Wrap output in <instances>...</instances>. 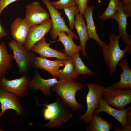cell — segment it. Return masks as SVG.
<instances>
[{"instance_id":"cell-1","label":"cell","mask_w":131,"mask_h":131,"mask_svg":"<svg viewBox=\"0 0 131 131\" xmlns=\"http://www.w3.org/2000/svg\"><path fill=\"white\" fill-rule=\"evenodd\" d=\"M56 101L51 103L41 104L37 101L39 106H45L43 111V117L46 120L49 121L46 124L40 125L49 128H59L64 123L69 121L72 117L73 114L68 108L57 95Z\"/></svg>"},{"instance_id":"cell-2","label":"cell","mask_w":131,"mask_h":131,"mask_svg":"<svg viewBox=\"0 0 131 131\" xmlns=\"http://www.w3.org/2000/svg\"><path fill=\"white\" fill-rule=\"evenodd\" d=\"M84 87L80 82L75 81L60 79L51 89L68 108L77 111L82 109L83 106L77 101L76 94Z\"/></svg>"},{"instance_id":"cell-3","label":"cell","mask_w":131,"mask_h":131,"mask_svg":"<svg viewBox=\"0 0 131 131\" xmlns=\"http://www.w3.org/2000/svg\"><path fill=\"white\" fill-rule=\"evenodd\" d=\"M121 37L120 34H110L108 37L109 44L102 48V51L104 62L109 68L110 76L113 73L117 72L119 62L123 58L126 57L128 47L126 46L123 50L121 49L119 44Z\"/></svg>"},{"instance_id":"cell-4","label":"cell","mask_w":131,"mask_h":131,"mask_svg":"<svg viewBox=\"0 0 131 131\" xmlns=\"http://www.w3.org/2000/svg\"><path fill=\"white\" fill-rule=\"evenodd\" d=\"M8 45L12 51L14 60L17 64L19 73L23 74H28L33 68L35 54L31 51H27L23 45L13 39Z\"/></svg>"},{"instance_id":"cell-5","label":"cell","mask_w":131,"mask_h":131,"mask_svg":"<svg viewBox=\"0 0 131 131\" xmlns=\"http://www.w3.org/2000/svg\"><path fill=\"white\" fill-rule=\"evenodd\" d=\"M88 91L86 97L87 110L79 118L84 123H89L94 111L99 107V99L105 90L103 86L94 83H87Z\"/></svg>"},{"instance_id":"cell-6","label":"cell","mask_w":131,"mask_h":131,"mask_svg":"<svg viewBox=\"0 0 131 131\" xmlns=\"http://www.w3.org/2000/svg\"><path fill=\"white\" fill-rule=\"evenodd\" d=\"M104 100L108 104L119 109H123L131 103V90L120 88L113 89L111 86L105 88L103 95Z\"/></svg>"},{"instance_id":"cell-7","label":"cell","mask_w":131,"mask_h":131,"mask_svg":"<svg viewBox=\"0 0 131 131\" xmlns=\"http://www.w3.org/2000/svg\"><path fill=\"white\" fill-rule=\"evenodd\" d=\"M46 5L49 12L51 19L52 27L49 32L52 38L56 40L58 33L61 31L66 32L68 35L78 40V37L71 31L66 25L64 19L62 17V14L56 9L51 4L49 0H41Z\"/></svg>"},{"instance_id":"cell-8","label":"cell","mask_w":131,"mask_h":131,"mask_svg":"<svg viewBox=\"0 0 131 131\" xmlns=\"http://www.w3.org/2000/svg\"><path fill=\"white\" fill-rule=\"evenodd\" d=\"M20 97L0 86V102L1 111L0 117L4 115L6 111L12 109L15 111L16 115L21 116L25 114L24 108L21 104Z\"/></svg>"},{"instance_id":"cell-9","label":"cell","mask_w":131,"mask_h":131,"mask_svg":"<svg viewBox=\"0 0 131 131\" xmlns=\"http://www.w3.org/2000/svg\"><path fill=\"white\" fill-rule=\"evenodd\" d=\"M50 18L49 14L39 2L34 1L26 5L24 19L30 27L42 23Z\"/></svg>"},{"instance_id":"cell-10","label":"cell","mask_w":131,"mask_h":131,"mask_svg":"<svg viewBox=\"0 0 131 131\" xmlns=\"http://www.w3.org/2000/svg\"><path fill=\"white\" fill-rule=\"evenodd\" d=\"M31 76L28 74H23L21 77L8 80L5 76L0 78V86L20 98H24L29 88Z\"/></svg>"},{"instance_id":"cell-11","label":"cell","mask_w":131,"mask_h":131,"mask_svg":"<svg viewBox=\"0 0 131 131\" xmlns=\"http://www.w3.org/2000/svg\"><path fill=\"white\" fill-rule=\"evenodd\" d=\"M99 107L97 109L95 110L93 113L98 115L102 112L106 113L112 116L118 120L121 125L123 129H116L118 131H131V129L128 126L127 119V113L130 110L131 105L127 108L123 109H117L112 108L107 104L103 99L102 96L99 99Z\"/></svg>"},{"instance_id":"cell-12","label":"cell","mask_w":131,"mask_h":131,"mask_svg":"<svg viewBox=\"0 0 131 131\" xmlns=\"http://www.w3.org/2000/svg\"><path fill=\"white\" fill-rule=\"evenodd\" d=\"M52 27L51 18L42 23L30 27L27 38L23 45L25 50L30 51L32 47L49 32Z\"/></svg>"},{"instance_id":"cell-13","label":"cell","mask_w":131,"mask_h":131,"mask_svg":"<svg viewBox=\"0 0 131 131\" xmlns=\"http://www.w3.org/2000/svg\"><path fill=\"white\" fill-rule=\"evenodd\" d=\"M45 37L34 45L30 51L36 53L40 55L41 57L47 59L49 57H53L57 59L67 60L70 57L64 53H62L55 50L49 46L50 43H47Z\"/></svg>"},{"instance_id":"cell-14","label":"cell","mask_w":131,"mask_h":131,"mask_svg":"<svg viewBox=\"0 0 131 131\" xmlns=\"http://www.w3.org/2000/svg\"><path fill=\"white\" fill-rule=\"evenodd\" d=\"M58 82L55 78L45 79L41 77L38 71L34 72L33 78L30 80L29 84V88L35 90H41L44 96H50L52 95L51 89Z\"/></svg>"},{"instance_id":"cell-15","label":"cell","mask_w":131,"mask_h":131,"mask_svg":"<svg viewBox=\"0 0 131 131\" xmlns=\"http://www.w3.org/2000/svg\"><path fill=\"white\" fill-rule=\"evenodd\" d=\"M30 27L24 19L16 18L11 24V35L13 40L23 45L27 38Z\"/></svg>"},{"instance_id":"cell-16","label":"cell","mask_w":131,"mask_h":131,"mask_svg":"<svg viewBox=\"0 0 131 131\" xmlns=\"http://www.w3.org/2000/svg\"><path fill=\"white\" fill-rule=\"evenodd\" d=\"M123 2L120 5L119 9L112 18L115 19L118 24V28L119 34L121 35L122 40L128 47L127 52L129 55L131 54V40L129 37L127 31V16L123 11Z\"/></svg>"},{"instance_id":"cell-17","label":"cell","mask_w":131,"mask_h":131,"mask_svg":"<svg viewBox=\"0 0 131 131\" xmlns=\"http://www.w3.org/2000/svg\"><path fill=\"white\" fill-rule=\"evenodd\" d=\"M65 61L58 59L52 61L36 56L34 60L33 68L45 70L50 73L54 78L57 79L60 68L64 65L63 63Z\"/></svg>"},{"instance_id":"cell-18","label":"cell","mask_w":131,"mask_h":131,"mask_svg":"<svg viewBox=\"0 0 131 131\" xmlns=\"http://www.w3.org/2000/svg\"><path fill=\"white\" fill-rule=\"evenodd\" d=\"M94 8V5L88 6L83 15V17L86 20V28L89 38H92L96 41L99 46L103 48L107 44L100 38L96 33L93 17V12Z\"/></svg>"},{"instance_id":"cell-19","label":"cell","mask_w":131,"mask_h":131,"mask_svg":"<svg viewBox=\"0 0 131 131\" xmlns=\"http://www.w3.org/2000/svg\"><path fill=\"white\" fill-rule=\"evenodd\" d=\"M76 20L74 25L79 35L80 41V46L82 49V55L84 57L87 56V52L86 50V43L89 39L86 26L83 16L79 12L75 15Z\"/></svg>"},{"instance_id":"cell-20","label":"cell","mask_w":131,"mask_h":131,"mask_svg":"<svg viewBox=\"0 0 131 131\" xmlns=\"http://www.w3.org/2000/svg\"><path fill=\"white\" fill-rule=\"evenodd\" d=\"M118 66L121 68L122 72L118 82L113 83L111 87L114 89L120 88L130 89L131 88V70L128 64L127 59L125 58L118 63Z\"/></svg>"},{"instance_id":"cell-21","label":"cell","mask_w":131,"mask_h":131,"mask_svg":"<svg viewBox=\"0 0 131 131\" xmlns=\"http://www.w3.org/2000/svg\"><path fill=\"white\" fill-rule=\"evenodd\" d=\"M13 60V54L8 52L6 44L1 42L0 44V78L5 76L8 70L12 68Z\"/></svg>"},{"instance_id":"cell-22","label":"cell","mask_w":131,"mask_h":131,"mask_svg":"<svg viewBox=\"0 0 131 131\" xmlns=\"http://www.w3.org/2000/svg\"><path fill=\"white\" fill-rule=\"evenodd\" d=\"M58 39L57 41H61L64 45V49L62 50L68 56L71 57L74 53L82 51L80 45H76L74 42V37L67 35L64 31L59 32L58 33Z\"/></svg>"},{"instance_id":"cell-23","label":"cell","mask_w":131,"mask_h":131,"mask_svg":"<svg viewBox=\"0 0 131 131\" xmlns=\"http://www.w3.org/2000/svg\"><path fill=\"white\" fill-rule=\"evenodd\" d=\"M86 129V131H109L112 128V125L110 122L94 113Z\"/></svg>"},{"instance_id":"cell-24","label":"cell","mask_w":131,"mask_h":131,"mask_svg":"<svg viewBox=\"0 0 131 131\" xmlns=\"http://www.w3.org/2000/svg\"><path fill=\"white\" fill-rule=\"evenodd\" d=\"M64 68L59 70L57 78L60 80L75 81L78 77L70 57L67 60H65L63 63Z\"/></svg>"},{"instance_id":"cell-25","label":"cell","mask_w":131,"mask_h":131,"mask_svg":"<svg viewBox=\"0 0 131 131\" xmlns=\"http://www.w3.org/2000/svg\"><path fill=\"white\" fill-rule=\"evenodd\" d=\"M80 53H74L70 57L76 71L79 75H83L91 76L94 74V72L89 68L81 58Z\"/></svg>"},{"instance_id":"cell-26","label":"cell","mask_w":131,"mask_h":131,"mask_svg":"<svg viewBox=\"0 0 131 131\" xmlns=\"http://www.w3.org/2000/svg\"><path fill=\"white\" fill-rule=\"evenodd\" d=\"M123 2L121 0H110L108 5L106 9L99 16V19L103 21L112 18L118 11Z\"/></svg>"},{"instance_id":"cell-27","label":"cell","mask_w":131,"mask_h":131,"mask_svg":"<svg viewBox=\"0 0 131 131\" xmlns=\"http://www.w3.org/2000/svg\"><path fill=\"white\" fill-rule=\"evenodd\" d=\"M63 10L68 19L69 28L71 31H72L74 26L75 15L77 13L79 12V6L76 5L75 6L64 8Z\"/></svg>"},{"instance_id":"cell-28","label":"cell","mask_w":131,"mask_h":131,"mask_svg":"<svg viewBox=\"0 0 131 131\" xmlns=\"http://www.w3.org/2000/svg\"><path fill=\"white\" fill-rule=\"evenodd\" d=\"M50 3L53 7L58 11L76 5L75 0H59L56 1L51 2Z\"/></svg>"},{"instance_id":"cell-29","label":"cell","mask_w":131,"mask_h":131,"mask_svg":"<svg viewBox=\"0 0 131 131\" xmlns=\"http://www.w3.org/2000/svg\"><path fill=\"white\" fill-rule=\"evenodd\" d=\"M75 1L76 5L79 6V13L83 16L89 0H75Z\"/></svg>"},{"instance_id":"cell-30","label":"cell","mask_w":131,"mask_h":131,"mask_svg":"<svg viewBox=\"0 0 131 131\" xmlns=\"http://www.w3.org/2000/svg\"><path fill=\"white\" fill-rule=\"evenodd\" d=\"M123 4V9L128 17H131V0H122Z\"/></svg>"},{"instance_id":"cell-31","label":"cell","mask_w":131,"mask_h":131,"mask_svg":"<svg viewBox=\"0 0 131 131\" xmlns=\"http://www.w3.org/2000/svg\"><path fill=\"white\" fill-rule=\"evenodd\" d=\"M19 0H0V16L4 9L8 5Z\"/></svg>"},{"instance_id":"cell-32","label":"cell","mask_w":131,"mask_h":131,"mask_svg":"<svg viewBox=\"0 0 131 131\" xmlns=\"http://www.w3.org/2000/svg\"><path fill=\"white\" fill-rule=\"evenodd\" d=\"M7 35V33L2 26L0 20V41L3 37L6 36Z\"/></svg>"},{"instance_id":"cell-33","label":"cell","mask_w":131,"mask_h":131,"mask_svg":"<svg viewBox=\"0 0 131 131\" xmlns=\"http://www.w3.org/2000/svg\"><path fill=\"white\" fill-rule=\"evenodd\" d=\"M127 119L128 126L129 128L131 129V110L127 113Z\"/></svg>"},{"instance_id":"cell-34","label":"cell","mask_w":131,"mask_h":131,"mask_svg":"<svg viewBox=\"0 0 131 131\" xmlns=\"http://www.w3.org/2000/svg\"><path fill=\"white\" fill-rule=\"evenodd\" d=\"M4 131V130H3L0 128V131Z\"/></svg>"}]
</instances>
